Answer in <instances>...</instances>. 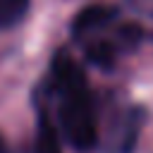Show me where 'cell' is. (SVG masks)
Returning a JSON list of instances; mask_svg holds the SVG:
<instances>
[{
  "label": "cell",
  "mask_w": 153,
  "mask_h": 153,
  "mask_svg": "<svg viewBox=\"0 0 153 153\" xmlns=\"http://www.w3.org/2000/svg\"><path fill=\"white\" fill-rule=\"evenodd\" d=\"M45 86L55 103V115L50 117L57 127V134L65 136V141L76 151H91L98 141L96 100L84 69L67 50L55 53Z\"/></svg>",
  "instance_id": "obj_1"
},
{
  "label": "cell",
  "mask_w": 153,
  "mask_h": 153,
  "mask_svg": "<svg viewBox=\"0 0 153 153\" xmlns=\"http://www.w3.org/2000/svg\"><path fill=\"white\" fill-rule=\"evenodd\" d=\"M72 33L81 41L88 60L100 67H110L122 50L134 48L141 38V29L136 24H122L117 19V10L108 5H91L81 10L72 22Z\"/></svg>",
  "instance_id": "obj_2"
},
{
  "label": "cell",
  "mask_w": 153,
  "mask_h": 153,
  "mask_svg": "<svg viewBox=\"0 0 153 153\" xmlns=\"http://www.w3.org/2000/svg\"><path fill=\"white\" fill-rule=\"evenodd\" d=\"M36 153H62L57 127L50 112L41 105L38 108V129H36Z\"/></svg>",
  "instance_id": "obj_3"
},
{
  "label": "cell",
  "mask_w": 153,
  "mask_h": 153,
  "mask_svg": "<svg viewBox=\"0 0 153 153\" xmlns=\"http://www.w3.org/2000/svg\"><path fill=\"white\" fill-rule=\"evenodd\" d=\"M29 10V0H0V31L17 26Z\"/></svg>",
  "instance_id": "obj_4"
},
{
  "label": "cell",
  "mask_w": 153,
  "mask_h": 153,
  "mask_svg": "<svg viewBox=\"0 0 153 153\" xmlns=\"http://www.w3.org/2000/svg\"><path fill=\"white\" fill-rule=\"evenodd\" d=\"M0 153H7V146H5V139L0 136Z\"/></svg>",
  "instance_id": "obj_5"
}]
</instances>
